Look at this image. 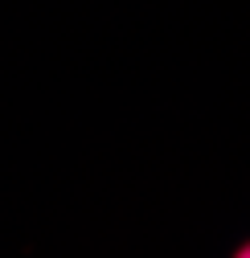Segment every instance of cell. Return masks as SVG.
<instances>
[{
  "label": "cell",
  "mask_w": 250,
  "mask_h": 258,
  "mask_svg": "<svg viewBox=\"0 0 250 258\" xmlns=\"http://www.w3.org/2000/svg\"><path fill=\"white\" fill-rule=\"evenodd\" d=\"M234 258H250V242H246V246H242V250H238Z\"/></svg>",
  "instance_id": "1"
}]
</instances>
